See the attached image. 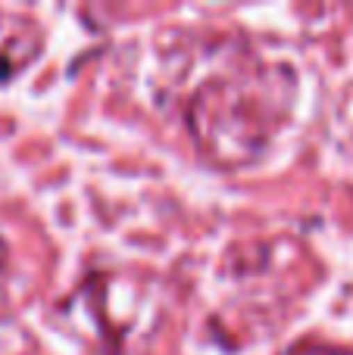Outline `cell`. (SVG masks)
<instances>
[{
  "label": "cell",
  "mask_w": 353,
  "mask_h": 355,
  "mask_svg": "<svg viewBox=\"0 0 353 355\" xmlns=\"http://www.w3.org/2000/svg\"><path fill=\"white\" fill-rule=\"evenodd\" d=\"M10 60H6V56L3 53H0V81H3V78H10Z\"/></svg>",
  "instance_id": "6da1fadb"
}]
</instances>
